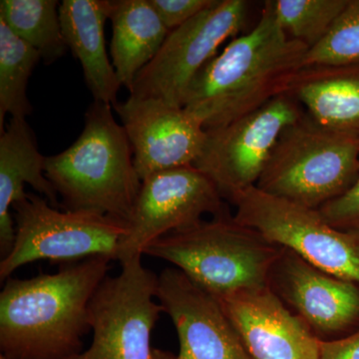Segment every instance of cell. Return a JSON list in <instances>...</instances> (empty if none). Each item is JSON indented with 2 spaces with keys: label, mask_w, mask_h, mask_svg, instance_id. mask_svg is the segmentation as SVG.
<instances>
[{
  "label": "cell",
  "mask_w": 359,
  "mask_h": 359,
  "mask_svg": "<svg viewBox=\"0 0 359 359\" xmlns=\"http://www.w3.org/2000/svg\"><path fill=\"white\" fill-rule=\"evenodd\" d=\"M13 209L15 240L0 263L1 280L41 259L108 257L115 261L120 243L128 233V223L121 219L94 212H60L32 194L15 203Z\"/></svg>",
  "instance_id": "obj_6"
},
{
  "label": "cell",
  "mask_w": 359,
  "mask_h": 359,
  "mask_svg": "<svg viewBox=\"0 0 359 359\" xmlns=\"http://www.w3.org/2000/svg\"><path fill=\"white\" fill-rule=\"evenodd\" d=\"M233 219L330 275L359 285V230H340L318 210L252 187L233 200Z\"/></svg>",
  "instance_id": "obj_7"
},
{
  "label": "cell",
  "mask_w": 359,
  "mask_h": 359,
  "mask_svg": "<svg viewBox=\"0 0 359 359\" xmlns=\"http://www.w3.org/2000/svg\"><path fill=\"white\" fill-rule=\"evenodd\" d=\"M309 50L285 33L266 1L257 25L231 39L198 73L183 108L205 129L224 126L287 93Z\"/></svg>",
  "instance_id": "obj_1"
},
{
  "label": "cell",
  "mask_w": 359,
  "mask_h": 359,
  "mask_svg": "<svg viewBox=\"0 0 359 359\" xmlns=\"http://www.w3.org/2000/svg\"><path fill=\"white\" fill-rule=\"evenodd\" d=\"M157 299L178 334L174 359H250L219 299L178 269L158 276Z\"/></svg>",
  "instance_id": "obj_14"
},
{
  "label": "cell",
  "mask_w": 359,
  "mask_h": 359,
  "mask_svg": "<svg viewBox=\"0 0 359 359\" xmlns=\"http://www.w3.org/2000/svg\"><path fill=\"white\" fill-rule=\"evenodd\" d=\"M320 359H359V330L341 339L320 340Z\"/></svg>",
  "instance_id": "obj_26"
},
{
  "label": "cell",
  "mask_w": 359,
  "mask_h": 359,
  "mask_svg": "<svg viewBox=\"0 0 359 359\" xmlns=\"http://www.w3.org/2000/svg\"><path fill=\"white\" fill-rule=\"evenodd\" d=\"M287 93L323 126L359 134V65L302 68Z\"/></svg>",
  "instance_id": "obj_18"
},
{
  "label": "cell",
  "mask_w": 359,
  "mask_h": 359,
  "mask_svg": "<svg viewBox=\"0 0 359 359\" xmlns=\"http://www.w3.org/2000/svg\"><path fill=\"white\" fill-rule=\"evenodd\" d=\"M302 113L301 104L285 93L224 126L205 129L204 146L194 166L231 203L256 187L278 137Z\"/></svg>",
  "instance_id": "obj_9"
},
{
  "label": "cell",
  "mask_w": 359,
  "mask_h": 359,
  "mask_svg": "<svg viewBox=\"0 0 359 359\" xmlns=\"http://www.w3.org/2000/svg\"><path fill=\"white\" fill-rule=\"evenodd\" d=\"M45 175L66 210L88 211L128 223L142 180L133 150L112 106L94 101L85 113L77 140L45 160Z\"/></svg>",
  "instance_id": "obj_3"
},
{
  "label": "cell",
  "mask_w": 359,
  "mask_h": 359,
  "mask_svg": "<svg viewBox=\"0 0 359 359\" xmlns=\"http://www.w3.org/2000/svg\"><path fill=\"white\" fill-rule=\"evenodd\" d=\"M328 224L340 230H359V175L344 195L318 210Z\"/></svg>",
  "instance_id": "obj_24"
},
{
  "label": "cell",
  "mask_w": 359,
  "mask_h": 359,
  "mask_svg": "<svg viewBox=\"0 0 359 359\" xmlns=\"http://www.w3.org/2000/svg\"><path fill=\"white\" fill-rule=\"evenodd\" d=\"M359 65V0H349L330 32L309 48L304 68Z\"/></svg>",
  "instance_id": "obj_23"
},
{
  "label": "cell",
  "mask_w": 359,
  "mask_h": 359,
  "mask_svg": "<svg viewBox=\"0 0 359 359\" xmlns=\"http://www.w3.org/2000/svg\"><path fill=\"white\" fill-rule=\"evenodd\" d=\"M110 54L120 83L131 91L135 80L154 59L170 30L149 0H112Z\"/></svg>",
  "instance_id": "obj_19"
},
{
  "label": "cell",
  "mask_w": 359,
  "mask_h": 359,
  "mask_svg": "<svg viewBox=\"0 0 359 359\" xmlns=\"http://www.w3.org/2000/svg\"><path fill=\"white\" fill-rule=\"evenodd\" d=\"M40 60L39 52L0 21V132L7 114L18 119L32 114L28 81Z\"/></svg>",
  "instance_id": "obj_21"
},
{
  "label": "cell",
  "mask_w": 359,
  "mask_h": 359,
  "mask_svg": "<svg viewBox=\"0 0 359 359\" xmlns=\"http://www.w3.org/2000/svg\"><path fill=\"white\" fill-rule=\"evenodd\" d=\"M57 0H1L0 21L39 52L45 65L65 55L66 45Z\"/></svg>",
  "instance_id": "obj_20"
},
{
  "label": "cell",
  "mask_w": 359,
  "mask_h": 359,
  "mask_svg": "<svg viewBox=\"0 0 359 359\" xmlns=\"http://www.w3.org/2000/svg\"><path fill=\"white\" fill-rule=\"evenodd\" d=\"M269 289L320 340L341 339L359 330V285L325 273L283 248Z\"/></svg>",
  "instance_id": "obj_12"
},
{
  "label": "cell",
  "mask_w": 359,
  "mask_h": 359,
  "mask_svg": "<svg viewBox=\"0 0 359 359\" xmlns=\"http://www.w3.org/2000/svg\"><path fill=\"white\" fill-rule=\"evenodd\" d=\"M45 160L26 120L11 118L6 129L0 132V252L4 257L15 240L11 210L27 196L25 184L53 207L58 204L57 192L45 175Z\"/></svg>",
  "instance_id": "obj_16"
},
{
  "label": "cell",
  "mask_w": 359,
  "mask_h": 359,
  "mask_svg": "<svg viewBox=\"0 0 359 359\" xmlns=\"http://www.w3.org/2000/svg\"><path fill=\"white\" fill-rule=\"evenodd\" d=\"M165 26L172 32L211 7L216 0H149Z\"/></svg>",
  "instance_id": "obj_25"
},
{
  "label": "cell",
  "mask_w": 359,
  "mask_h": 359,
  "mask_svg": "<svg viewBox=\"0 0 359 359\" xmlns=\"http://www.w3.org/2000/svg\"><path fill=\"white\" fill-rule=\"evenodd\" d=\"M175 356L170 355L166 353H163V351H154V359H174Z\"/></svg>",
  "instance_id": "obj_27"
},
{
  "label": "cell",
  "mask_w": 359,
  "mask_h": 359,
  "mask_svg": "<svg viewBox=\"0 0 359 359\" xmlns=\"http://www.w3.org/2000/svg\"><path fill=\"white\" fill-rule=\"evenodd\" d=\"M359 175V134L327 128L308 113L278 137L257 188L318 210L348 191Z\"/></svg>",
  "instance_id": "obj_5"
},
{
  "label": "cell",
  "mask_w": 359,
  "mask_h": 359,
  "mask_svg": "<svg viewBox=\"0 0 359 359\" xmlns=\"http://www.w3.org/2000/svg\"><path fill=\"white\" fill-rule=\"evenodd\" d=\"M113 108L128 136L142 181L158 172L194 165L202 152L205 129L184 108L130 96Z\"/></svg>",
  "instance_id": "obj_13"
},
{
  "label": "cell",
  "mask_w": 359,
  "mask_h": 359,
  "mask_svg": "<svg viewBox=\"0 0 359 359\" xmlns=\"http://www.w3.org/2000/svg\"><path fill=\"white\" fill-rule=\"evenodd\" d=\"M141 257L123 262L119 275L97 289L89 306L91 346L69 359H154L151 335L163 309L155 302L158 276Z\"/></svg>",
  "instance_id": "obj_8"
},
{
  "label": "cell",
  "mask_w": 359,
  "mask_h": 359,
  "mask_svg": "<svg viewBox=\"0 0 359 359\" xmlns=\"http://www.w3.org/2000/svg\"><path fill=\"white\" fill-rule=\"evenodd\" d=\"M283 247L233 216L202 221L151 243L143 255L166 261L216 297L264 289Z\"/></svg>",
  "instance_id": "obj_4"
},
{
  "label": "cell",
  "mask_w": 359,
  "mask_h": 359,
  "mask_svg": "<svg viewBox=\"0 0 359 359\" xmlns=\"http://www.w3.org/2000/svg\"><path fill=\"white\" fill-rule=\"evenodd\" d=\"M248 8L245 0H216L170 32L157 55L139 73L130 97L158 99L183 108L198 73L218 54L224 42L237 37L244 27Z\"/></svg>",
  "instance_id": "obj_10"
},
{
  "label": "cell",
  "mask_w": 359,
  "mask_h": 359,
  "mask_svg": "<svg viewBox=\"0 0 359 359\" xmlns=\"http://www.w3.org/2000/svg\"><path fill=\"white\" fill-rule=\"evenodd\" d=\"M2 359V358H1Z\"/></svg>",
  "instance_id": "obj_28"
},
{
  "label": "cell",
  "mask_w": 359,
  "mask_h": 359,
  "mask_svg": "<svg viewBox=\"0 0 359 359\" xmlns=\"http://www.w3.org/2000/svg\"><path fill=\"white\" fill-rule=\"evenodd\" d=\"M108 257H94L53 275L9 280L0 294L4 359H69L88 330L92 297L107 278Z\"/></svg>",
  "instance_id": "obj_2"
},
{
  "label": "cell",
  "mask_w": 359,
  "mask_h": 359,
  "mask_svg": "<svg viewBox=\"0 0 359 359\" xmlns=\"http://www.w3.org/2000/svg\"><path fill=\"white\" fill-rule=\"evenodd\" d=\"M217 299L250 359H320V339L269 287Z\"/></svg>",
  "instance_id": "obj_15"
},
{
  "label": "cell",
  "mask_w": 359,
  "mask_h": 359,
  "mask_svg": "<svg viewBox=\"0 0 359 359\" xmlns=\"http://www.w3.org/2000/svg\"><path fill=\"white\" fill-rule=\"evenodd\" d=\"M349 0H271L273 13L290 39L311 48L332 29Z\"/></svg>",
  "instance_id": "obj_22"
},
{
  "label": "cell",
  "mask_w": 359,
  "mask_h": 359,
  "mask_svg": "<svg viewBox=\"0 0 359 359\" xmlns=\"http://www.w3.org/2000/svg\"><path fill=\"white\" fill-rule=\"evenodd\" d=\"M211 180L194 165L165 170L142 181L128 233L116 252L120 263L143 256L151 243L173 231L185 230L211 214L230 216Z\"/></svg>",
  "instance_id": "obj_11"
},
{
  "label": "cell",
  "mask_w": 359,
  "mask_h": 359,
  "mask_svg": "<svg viewBox=\"0 0 359 359\" xmlns=\"http://www.w3.org/2000/svg\"><path fill=\"white\" fill-rule=\"evenodd\" d=\"M111 0H63L59 6L66 45L79 60L94 101L114 106L122 86L106 49L104 27Z\"/></svg>",
  "instance_id": "obj_17"
}]
</instances>
